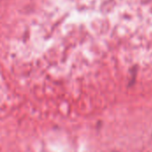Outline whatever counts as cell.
<instances>
[{
    "label": "cell",
    "mask_w": 152,
    "mask_h": 152,
    "mask_svg": "<svg viewBox=\"0 0 152 152\" xmlns=\"http://www.w3.org/2000/svg\"><path fill=\"white\" fill-rule=\"evenodd\" d=\"M113 152H117V151H113Z\"/></svg>",
    "instance_id": "cell-1"
}]
</instances>
